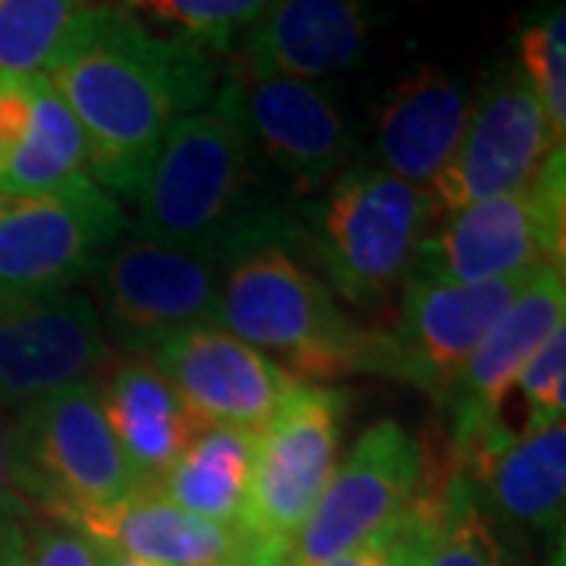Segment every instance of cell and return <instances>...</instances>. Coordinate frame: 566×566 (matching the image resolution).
Here are the masks:
<instances>
[{
    "label": "cell",
    "instance_id": "cell-1",
    "mask_svg": "<svg viewBox=\"0 0 566 566\" xmlns=\"http://www.w3.org/2000/svg\"><path fill=\"white\" fill-rule=\"evenodd\" d=\"M80 123L88 174L111 196L136 199L170 129L221 88L211 51L104 0L41 73Z\"/></svg>",
    "mask_w": 566,
    "mask_h": 566
},
{
    "label": "cell",
    "instance_id": "cell-2",
    "mask_svg": "<svg viewBox=\"0 0 566 566\" xmlns=\"http://www.w3.org/2000/svg\"><path fill=\"white\" fill-rule=\"evenodd\" d=\"M133 202V233L223 268L264 245L300 243V221L259 174L233 80L170 129Z\"/></svg>",
    "mask_w": 566,
    "mask_h": 566
},
{
    "label": "cell",
    "instance_id": "cell-3",
    "mask_svg": "<svg viewBox=\"0 0 566 566\" xmlns=\"http://www.w3.org/2000/svg\"><path fill=\"white\" fill-rule=\"evenodd\" d=\"M218 324L264 356H281L303 385L371 375L375 327L353 322L286 245H264L227 264Z\"/></svg>",
    "mask_w": 566,
    "mask_h": 566
},
{
    "label": "cell",
    "instance_id": "cell-4",
    "mask_svg": "<svg viewBox=\"0 0 566 566\" xmlns=\"http://www.w3.org/2000/svg\"><path fill=\"white\" fill-rule=\"evenodd\" d=\"M431 221L424 189L356 161L324 186L322 202L300 221L296 245H305L331 293L356 308H385L403 290Z\"/></svg>",
    "mask_w": 566,
    "mask_h": 566
},
{
    "label": "cell",
    "instance_id": "cell-5",
    "mask_svg": "<svg viewBox=\"0 0 566 566\" xmlns=\"http://www.w3.org/2000/svg\"><path fill=\"white\" fill-rule=\"evenodd\" d=\"M7 463L22 504L54 523L73 510L117 504L148 488L123 457L92 381L20 406L7 424Z\"/></svg>",
    "mask_w": 566,
    "mask_h": 566
},
{
    "label": "cell",
    "instance_id": "cell-6",
    "mask_svg": "<svg viewBox=\"0 0 566 566\" xmlns=\"http://www.w3.org/2000/svg\"><path fill=\"white\" fill-rule=\"evenodd\" d=\"M566 148L547 155L535 180L441 218L419 245L409 277L488 283L566 259Z\"/></svg>",
    "mask_w": 566,
    "mask_h": 566
},
{
    "label": "cell",
    "instance_id": "cell-7",
    "mask_svg": "<svg viewBox=\"0 0 566 566\" xmlns=\"http://www.w3.org/2000/svg\"><path fill=\"white\" fill-rule=\"evenodd\" d=\"M223 271L221 262L129 230L104 252L88 281L104 334L126 356L148 359L186 331L218 324Z\"/></svg>",
    "mask_w": 566,
    "mask_h": 566
},
{
    "label": "cell",
    "instance_id": "cell-8",
    "mask_svg": "<svg viewBox=\"0 0 566 566\" xmlns=\"http://www.w3.org/2000/svg\"><path fill=\"white\" fill-rule=\"evenodd\" d=\"M123 233L120 205L92 174L44 196L0 199V303L70 293Z\"/></svg>",
    "mask_w": 566,
    "mask_h": 566
},
{
    "label": "cell",
    "instance_id": "cell-9",
    "mask_svg": "<svg viewBox=\"0 0 566 566\" xmlns=\"http://www.w3.org/2000/svg\"><path fill=\"white\" fill-rule=\"evenodd\" d=\"M349 394L340 387H293L255 434V460L240 528L252 538L290 542L340 463Z\"/></svg>",
    "mask_w": 566,
    "mask_h": 566
},
{
    "label": "cell",
    "instance_id": "cell-10",
    "mask_svg": "<svg viewBox=\"0 0 566 566\" xmlns=\"http://www.w3.org/2000/svg\"><path fill=\"white\" fill-rule=\"evenodd\" d=\"M538 268L488 283L406 277L397 318L375 327L371 375L403 381L438 403L491 324L526 290Z\"/></svg>",
    "mask_w": 566,
    "mask_h": 566
},
{
    "label": "cell",
    "instance_id": "cell-11",
    "mask_svg": "<svg viewBox=\"0 0 566 566\" xmlns=\"http://www.w3.org/2000/svg\"><path fill=\"white\" fill-rule=\"evenodd\" d=\"M422 479V444L403 424H368L296 532L290 566H322L390 532L409 513Z\"/></svg>",
    "mask_w": 566,
    "mask_h": 566
},
{
    "label": "cell",
    "instance_id": "cell-12",
    "mask_svg": "<svg viewBox=\"0 0 566 566\" xmlns=\"http://www.w3.org/2000/svg\"><path fill=\"white\" fill-rule=\"evenodd\" d=\"M566 324V274L560 264H542L528 286L491 324L460 375L447 385L438 406L447 412L453 465L472 469L510 438L501 406L523 365Z\"/></svg>",
    "mask_w": 566,
    "mask_h": 566
},
{
    "label": "cell",
    "instance_id": "cell-13",
    "mask_svg": "<svg viewBox=\"0 0 566 566\" xmlns=\"http://www.w3.org/2000/svg\"><path fill=\"white\" fill-rule=\"evenodd\" d=\"M557 148L523 70L516 61H504L469 104V120L453 158L424 189L431 214L447 218L465 205L523 189Z\"/></svg>",
    "mask_w": 566,
    "mask_h": 566
},
{
    "label": "cell",
    "instance_id": "cell-14",
    "mask_svg": "<svg viewBox=\"0 0 566 566\" xmlns=\"http://www.w3.org/2000/svg\"><path fill=\"white\" fill-rule=\"evenodd\" d=\"M111 356L95 303L82 293L0 303V409H20L92 381Z\"/></svg>",
    "mask_w": 566,
    "mask_h": 566
},
{
    "label": "cell",
    "instance_id": "cell-15",
    "mask_svg": "<svg viewBox=\"0 0 566 566\" xmlns=\"http://www.w3.org/2000/svg\"><path fill=\"white\" fill-rule=\"evenodd\" d=\"M148 363L202 424L259 434L283 397L300 385L281 363L221 324L196 327L158 346Z\"/></svg>",
    "mask_w": 566,
    "mask_h": 566
},
{
    "label": "cell",
    "instance_id": "cell-16",
    "mask_svg": "<svg viewBox=\"0 0 566 566\" xmlns=\"http://www.w3.org/2000/svg\"><path fill=\"white\" fill-rule=\"evenodd\" d=\"M245 129L255 155L300 192L324 189L349 167L353 139L334 95L322 82L255 76L237 70Z\"/></svg>",
    "mask_w": 566,
    "mask_h": 566
},
{
    "label": "cell",
    "instance_id": "cell-17",
    "mask_svg": "<svg viewBox=\"0 0 566 566\" xmlns=\"http://www.w3.org/2000/svg\"><path fill=\"white\" fill-rule=\"evenodd\" d=\"M378 0H268L240 39V70L322 82L363 61Z\"/></svg>",
    "mask_w": 566,
    "mask_h": 566
},
{
    "label": "cell",
    "instance_id": "cell-18",
    "mask_svg": "<svg viewBox=\"0 0 566 566\" xmlns=\"http://www.w3.org/2000/svg\"><path fill=\"white\" fill-rule=\"evenodd\" d=\"M465 85L422 63L385 92L371 120V164L428 189L453 158L469 120Z\"/></svg>",
    "mask_w": 566,
    "mask_h": 566
},
{
    "label": "cell",
    "instance_id": "cell-19",
    "mask_svg": "<svg viewBox=\"0 0 566 566\" xmlns=\"http://www.w3.org/2000/svg\"><path fill=\"white\" fill-rule=\"evenodd\" d=\"M88 174L85 139L48 76L0 73V199H29Z\"/></svg>",
    "mask_w": 566,
    "mask_h": 566
},
{
    "label": "cell",
    "instance_id": "cell-20",
    "mask_svg": "<svg viewBox=\"0 0 566 566\" xmlns=\"http://www.w3.org/2000/svg\"><path fill=\"white\" fill-rule=\"evenodd\" d=\"M57 526L80 532L102 551L155 566H221L245 538L243 528L218 526L170 504L155 485L117 504L73 510Z\"/></svg>",
    "mask_w": 566,
    "mask_h": 566
},
{
    "label": "cell",
    "instance_id": "cell-21",
    "mask_svg": "<svg viewBox=\"0 0 566 566\" xmlns=\"http://www.w3.org/2000/svg\"><path fill=\"white\" fill-rule=\"evenodd\" d=\"M98 397L123 457L148 485H158V479L177 463L192 438L208 428L189 412L180 394L148 359H126L117 365L104 387H98Z\"/></svg>",
    "mask_w": 566,
    "mask_h": 566
},
{
    "label": "cell",
    "instance_id": "cell-22",
    "mask_svg": "<svg viewBox=\"0 0 566 566\" xmlns=\"http://www.w3.org/2000/svg\"><path fill=\"white\" fill-rule=\"evenodd\" d=\"M491 506L516 526L545 532L564 542L566 513V428L547 424L542 431L510 434L504 444L469 469Z\"/></svg>",
    "mask_w": 566,
    "mask_h": 566
},
{
    "label": "cell",
    "instance_id": "cell-23",
    "mask_svg": "<svg viewBox=\"0 0 566 566\" xmlns=\"http://www.w3.org/2000/svg\"><path fill=\"white\" fill-rule=\"evenodd\" d=\"M255 460V434L208 424L158 479V491L186 513L240 528Z\"/></svg>",
    "mask_w": 566,
    "mask_h": 566
},
{
    "label": "cell",
    "instance_id": "cell-24",
    "mask_svg": "<svg viewBox=\"0 0 566 566\" xmlns=\"http://www.w3.org/2000/svg\"><path fill=\"white\" fill-rule=\"evenodd\" d=\"M419 532V566H506L497 532L482 510L479 488L460 465H447L409 506Z\"/></svg>",
    "mask_w": 566,
    "mask_h": 566
},
{
    "label": "cell",
    "instance_id": "cell-25",
    "mask_svg": "<svg viewBox=\"0 0 566 566\" xmlns=\"http://www.w3.org/2000/svg\"><path fill=\"white\" fill-rule=\"evenodd\" d=\"M104 0H0V73L39 76Z\"/></svg>",
    "mask_w": 566,
    "mask_h": 566
},
{
    "label": "cell",
    "instance_id": "cell-26",
    "mask_svg": "<svg viewBox=\"0 0 566 566\" xmlns=\"http://www.w3.org/2000/svg\"><path fill=\"white\" fill-rule=\"evenodd\" d=\"M142 22H158L167 35L196 41L211 54L233 51L259 20L268 0H111Z\"/></svg>",
    "mask_w": 566,
    "mask_h": 566
},
{
    "label": "cell",
    "instance_id": "cell-27",
    "mask_svg": "<svg viewBox=\"0 0 566 566\" xmlns=\"http://www.w3.org/2000/svg\"><path fill=\"white\" fill-rule=\"evenodd\" d=\"M516 66L542 104L554 142L566 148V10L560 0H545L523 22Z\"/></svg>",
    "mask_w": 566,
    "mask_h": 566
},
{
    "label": "cell",
    "instance_id": "cell-28",
    "mask_svg": "<svg viewBox=\"0 0 566 566\" xmlns=\"http://www.w3.org/2000/svg\"><path fill=\"white\" fill-rule=\"evenodd\" d=\"M528 403L526 431H542L564 422L566 416V324L554 331L545 344L523 365L516 385Z\"/></svg>",
    "mask_w": 566,
    "mask_h": 566
},
{
    "label": "cell",
    "instance_id": "cell-29",
    "mask_svg": "<svg viewBox=\"0 0 566 566\" xmlns=\"http://www.w3.org/2000/svg\"><path fill=\"white\" fill-rule=\"evenodd\" d=\"M29 520L32 510L22 504V497L10 479L7 463V422L0 409V566H25L29 560Z\"/></svg>",
    "mask_w": 566,
    "mask_h": 566
},
{
    "label": "cell",
    "instance_id": "cell-30",
    "mask_svg": "<svg viewBox=\"0 0 566 566\" xmlns=\"http://www.w3.org/2000/svg\"><path fill=\"white\" fill-rule=\"evenodd\" d=\"M25 566H98L95 547L66 526H39L29 542Z\"/></svg>",
    "mask_w": 566,
    "mask_h": 566
},
{
    "label": "cell",
    "instance_id": "cell-31",
    "mask_svg": "<svg viewBox=\"0 0 566 566\" xmlns=\"http://www.w3.org/2000/svg\"><path fill=\"white\" fill-rule=\"evenodd\" d=\"M290 551H293L290 542L245 535L243 545L237 547L221 566H290Z\"/></svg>",
    "mask_w": 566,
    "mask_h": 566
},
{
    "label": "cell",
    "instance_id": "cell-32",
    "mask_svg": "<svg viewBox=\"0 0 566 566\" xmlns=\"http://www.w3.org/2000/svg\"><path fill=\"white\" fill-rule=\"evenodd\" d=\"M397 526L385 532V535H378V538H371L368 545L356 547V551H346V554H340V557H334V560H327L322 566H394V535H397Z\"/></svg>",
    "mask_w": 566,
    "mask_h": 566
},
{
    "label": "cell",
    "instance_id": "cell-33",
    "mask_svg": "<svg viewBox=\"0 0 566 566\" xmlns=\"http://www.w3.org/2000/svg\"><path fill=\"white\" fill-rule=\"evenodd\" d=\"M394 566H419V532L412 523V513H406L394 535Z\"/></svg>",
    "mask_w": 566,
    "mask_h": 566
},
{
    "label": "cell",
    "instance_id": "cell-34",
    "mask_svg": "<svg viewBox=\"0 0 566 566\" xmlns=\"http://www.w3.org/2000/svg\"><path fill=\"white\" fill-rule=\"evenodd\" d=\"M95 557H98V566H155V564L133 560V557H123V554H111V551H102V547H95Z\"/></svg>",
    "mask_w": 566,
    "mask_h": 566
}]
</instances>
